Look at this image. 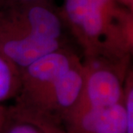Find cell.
Segmentation results:
<instances>
[{
    "instance_id": "1",
    "label": "cell",
    "mask_w": 133,
    "mask_h": 133,
    "mask_svg": "<svg viewBox=\"0 0 133 133\" xmlns=\"http://www.w3.org/2000/svg\"><path fill=\"white\" fill-rule=\"evenodd\" d=\"M62 22L86 58L129 66L133 49V10L118 0H62Z\"/></svg>"
},
{
    "instance_id": "2",
    "label": "cell",
    "mask_w": 133,
    "mask_h": 133,
    "mask_svg": "<svg viewBox=\"0 0 133 133\" xmlns=\"http://www.w3.org/2000/svg\"><path fill=\"white\" fill-rule=\"evenodd\" d=\"M65 29L49 0L0 5V53L23 69L66 47Z\"/></svg>"
},
{
    "instance_id": "3",
    "label": "cell",
    "mask_w": 133,
    "mask_h": 133,
    "mask_svg": "<svg viewBox=\"0 0 133 133\" xmlns=\"http://www.w3.org/2000/svg\"><path fill=\"white\" fill-rule=\"evenodd\" d=\"M83 66V90L81 100L74 111L107 107L123 100L128 66L116 64L100 58H86Z\"/></svg>"
},
{
    "instance_id": "4",
    "label": "cell",
    "mask_w": 133,
    "mask_h": 133,
    "mask_svg": "<svg viewBox=\"0 0 133 133\" xmlns=\"http://www.w3.org/2000/svg\"><path fill=\"white\" fill-rule=\"evenodd\" d=\"M79 59L73 50L63 47L20 69V88L17 94L20 101L33 105Z\"/></svg>"
},
{
    "instance_id": "5",
    "label": "cell",
    "mask_w": 133,
    "mask_h": 133,
    "mask_svg": "<svg viewBox=\"0 0 133 133\" xmlns=\"http://www.w3.org/2000/svg\"><path fill=\"white\" fill-rule=\"evenodd\" d=\"M83 85L84 66L79 58L31 106L39 112L59 113L68 118L81 100Z\"/></svg>"
},
{
    "instance_id": "6",
    "label": "cell",
    "mask_w": 133,
    "mask_h": 133,
    "mask_svg": "<svg viewBox=\"0 0 133 133\" xmlns=\"http://www.w3.org/2000/svg\"><path fill=\"white\" fill-rule=\"evenodd\" d=\"M68 118L76 133H127L123 100L107 107L77 110Z\"/></svg>"
},
{
    "instance_id": "7",
    "label": "cell",
    "mask_w": 133,
    "mask_h": 133,
    "mask_svg": "<svg viewBox=\"0 0 133 133\" xmlns=\"http://www.w3.org/2000/svg\"><path fill=\"white\" fill-rule=\"evenodd\" d=\"M20 88V69L0 53V103L17 97Z\"/></svg>"
},
{
    "instance_id": "8",
    "label": "cell",
    "mask_w": 133,
    "mask_h": 133,
    "mask_svg": "<svg viewBox=\"0 0 133 133\" xmlns=\"http://www.w3.org/2000/svg\"><path fill=\"white\" fill-rule=\"evenodd\" d=\"M123 102L126 114L127 133H133V76L130 69L124 79Z\"/></svg>"
},
{
    "instance_id": "9",
    "label": "cell",
    "mask_w": 133,
    "mask_h": 133,
    "mask_svg": "<svg viewBox=\"0 0 133 133\" xmlns=\"http://www.w3.org/2000/svg\"><path fill=\"white\" fill-rule=\"evenodd\" d=\"M6 133H43L31 124H19L11 127Z\"/></svg>"
},
{
    "instance_id": "10",
    "label": "cell",
    "mask_w": 133,
    "mask_h": 133,
    "mask_svg": "<svg viewBox=\"0 0 133 133\" xmlns=\"http://www.w3.org/2000/svg\"><path fill=\"white\" fill-rule=\"evenodd\" d=\"M30 1H35V0H0V5L17 4V3H24Z\"/></svg>"
},
{
    "instance_id": "11",
    "label": "cell",
    "mask_w": 133,
    "mask_h": 133,
    "mask_svg": "<svg viewBox=\"0 0 133 133\" xmlns=\"http://www.w3.org/2000/svg\"><path fill=\"white\" fill-rule=\"evenodd\" d=\"M5 121V111L2 105H0V130L2 129Z\"/></svg>"
},
{
    "instance_id": "12",
    "label": "cell",
    "mask_w": 133,
    "mask_h": 133,
    "mask_svg": "<svg viewBox=\"0 0 133 133\" xmlns=\"http://www.w3.org/2000/svg\"><path fill=\"white\" fill-rule=\"evenodd\" d=\"M122 4L133 10V0H118Z\"/></svg>"
}]
</instances>
